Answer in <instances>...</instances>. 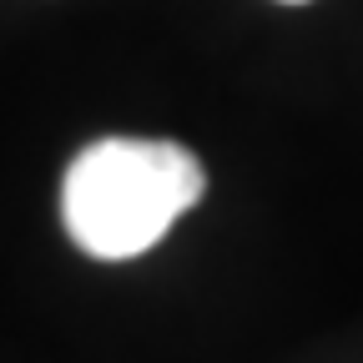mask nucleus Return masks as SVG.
<instances>
[{
  "label": "nucleus",
  "mask_w": 363,
  "mask_h": 363,
  "mask_svg": "<svg viewBox=\"0 0 363 363\" xmlns=\"http://www.w3.org/2000/svg\"><path fill=\"white\" fill-rule=\"evenodd\" d=\"M207 192L202 162L182 142L101 136L71 157L61 182V217L81 252L126 262L157 247L172 222Z\"/></svg>",
  "instance_id": "nucleus-1"
}]
</instances>
